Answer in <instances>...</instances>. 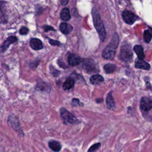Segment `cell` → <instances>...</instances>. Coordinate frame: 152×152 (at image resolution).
<instances>
[{
	"mask_svg": "<svg viewBox=\"0 0 152 152\" xmlns=\"http://www.w3.org/2000/svg\"><path fill=\"white\" fill-rule=\"evenodd\" d=\"M17 38L16 36H12L9 37L1 45V51L2 52H6L8 48H9V47L13 44V43H15L17 41Z\"/></svg>",
	"mask_w": 152,
	"mask_h": 152,
	"instance_id": "obj_9",
	"label": "cell"
},
{
	"mask_svg": "<svg viewBox=\"0 0 152 152\" xmlns=\"http://www.w3.org/2000/svg\"><path fill=\"white\" fill-rule=\"evenodd\" d=\"M60 113L61 118L65 123L73 124H76L77 121H79L71 113H70L64 108H62L60 109Z\"/></svg>",
	"mask_w": 152,
	"mask_h": 152,
	"instance_id": "obj_5",
	"label": "cell"
},
{
	"mask_svg": "<svg viewBox=\"0 0 152 152\" xmlns=\"http://www.w3.org/2000/svg\"><path fill=\"white\" fill-rule=\"evenodd\" d=\"M50 70H51V74H52L54 77L58 76L60 74V71H59L58 70H56L55 68H54L53 67V66H52V67L51 66V67H50Z\"/></svg>",
	"mask_w": 152,
	"mask_h": 152,
	"instance_id": "obj_24",
	"label": "cell"
},
{
	"mask_svg": "<svg viewBox=\"0 0 152 152\" xmlns=\"http://www.w3.org/2000/svg\"><path fill=\"white\" fill-rule=\"evenodd\" d=\"M61 18L64 21H68L71 19L70 10L68 8H64L61 12Z\"/></svg>",
	"mask_w": 152,
	"mask_h": 152,
	"instance_id": "obj_19",
	"label": "cell"
},
{
	"mask_svg": "<svg viewBox=\"0 0 152 152\" xmlns=\"http://www.w3.org/2000/svg\"><path fill=\"white\" fill-rule=\"evenodd\" d=\"M29 32V29L26 27H22L19 31V33L22 35H26Z\"/></svg>",
	"mask_w": 152,
	"mask_h": 152,
	"instance_id": "obj_23",
	"label": "cell"
},
{
	"mask_svg": "<svg viewBox=\"0 0 152 152\" xmlns=\"http://www.w3.org/2000/svg\"><path fill=\"white\" fill-rule=\"evenodd\" d=\"M82 60L79 56L74 54H70L68 57V63L71 66H76L81 64Z\"/></svg>",
	"mask_w": 152,
	"mask_h": 152,
	"instance_id": "obj_10",
	"label": "cell"
},
{
	"mask_svg": "<svg viewBox=\"0 0 152 152\" xmlns=\"http://www.w3.org/2000/svg\"><path fill=\"white\" fill-rule=\"evenodd\" d=\"M71 104L73 106H78V105H81V103L80 100L78 99H73L71 102Z\"/></svg>",
	"mask_w": 152,
	"mask_h": 152,
	"instance_id": "obj_26",
	"label": "cell"
},
{
	"mask_svg": "<svg viewBox=\"0 0 152 152\" xmlns=\"http://www.w3.org/2000/svg\"><path fill=\"white\" fill-rule=\"evenodd\" d=\"M140 107L143 111H150L152 109V100L147 97H143L140 100Z\"/></svg>",
	"mask_w": 152,
	"mask_h": 152,
	"instance_id": "obj_8",
	"label": "cell"
},
{
	"mask_svg": "<svg viewBox=\"0 0 152 152\" xmlns=\"http://www.w3.org/2000/svg\"><path fill=\"white\" fill-rule=\"evenodd\" d=\"M31 47L35 51L41 50L43 48V44L42 41L37 38H33L30 42Z\"/></svg>",
	"mask_w": 152,
	"mask_h": 152,
	"instance_id": "obj_11",
	"label": "cell"
},
{
	"mask_svg": "<svg viewBox=\"0 0 152 152\" xmlns=\"http://www.w3.org/2000/svg\"><path fill=\"white\" fill-rule=\"evenodd\" d=\"M103 69L106 74H111L116 70V66L113 64H107L104 65Z\"/></svg>",
	"mask_w": 152,
	"mask_h": 152,
	"instance_id": "obj_20",
	"label": "cell"
},
{
	"mask_svg": "<svg viewBox=\"0 0 152 152\" xmlns=\"http://www.w3.org/2000/svg\"><path fill=\"white\" fill-rule=\"evenodd\" d=\"M119 59L125 63H128L131 61L132 58V52L131 49V46L127 43H124L121 47L119 55Z\"/></svg>",
	"mask_w": 152,
	"mask_h": 152,
	"instance_id": "obj_4",
	"label": "cell"
},
{
	"mask_svg": "<svg viewBox=\"0 0 152 152\" xmlns=\"http://www.w3.org/2000/svg\"><path fill=\"white\" fill-rule=\"evenodd\" d=\"M48 145L49 148L55 152H59L62 148L61 144L57 141L51 140L48 143Z\"/></svg>",
	"mask_w": 152,
	"mask_h": 152,
	"instance_id": "obj_16",
	"label": "cell"
},
{
	"mask_svg": "<svg viewBox=\"0 0 152 152\" xmlns=\"http://www.w3.org/2000/svg\"><path fill=\"white\" fill-rule=\"evenodd\" d=\"M60 3L63 6H66L68 3V1H67V0H62V1H60Z\"/></svg>",
	"mask_w": 152,
	"mask_h": 152,
	"instance_id": "obj_28",
	"label": "cell"
},
{
	"mask_svg": "<svg viewBox=\"0 0 152 152\" xmlns=\"http://www.w3.org/2000/svg\"><path fill=\"white\" fill-rule=\"evenodd\" d=\"M134 51L138 56V59L140 60H143V59L145 57L143 48L141 45H135L134 47Z\"/></svg>",
	"mask_w": 152,
	"mask_h": 152,
	"instance_id": "obj_18",
	"label": "cell"
},
{
	"mask_svg": "<svg viewBox=\"0 0 152 152\" xmlns=\"http://www.w3.org/2000/svg\"><path fill=\"white\" fill-rule=\"evenodd\" d=\"M119 44V36L115 33L112 38L111 42L104 49L102 57L106 60H113L115 56L116 49Z\"/></svg>",
	"mask_w": 152,
	"mask_h": 152,
	"instance_id": "obj_1",
	"label": "cell"
},
{
	"mask_svg": "<svg viewBox=\"0 0 152 152\" xmlns=\"http://www.w3.org/2000/svg\"><path fill=\"white\" fill-rule=\"evenodd\" d=\"M122 17L124 22L128 25H132L138 19V17L133 13L127 10L122 12Z\"/></svg>",
	"mask_w": 152,
	"mask_h": 152,
	"instance_id": "obj_7",
	"label": "cell"
},
{
	"mask_svg": "<svg viewBox=\"0 0 152 152\" xmlns=\"http://www.w3.org/2000/svg\"><path fill=\"white\" fill-rule=\"evenodd\" d=\"M48 38V40H49V42L51 45H52V46H60L61 45V44L59 41H55V40H53V39H51L49 38Z\"/></svg>",
	"mask_w": 152,
	"mask_h": 152,
	"instance_id": "obj_25",
	"label": "cell"
},
{
	"mask_svg": "<svg viewBox=\"0 0 152 152\" xmlns=\"http://www.w3.org/2000/svg\"><path fill=\"white\" fill-rule=\"evenodd\" d=\"M135 67L137 68L148 70L150 68V65L145 61L143 60H137L135 63Z\"/></svg>",
	"mask_w": 152,
	"mask_h": 152,
	"instance_id": "obj_13",
	"label": "cell"
},
{
	"mask_svg": "<svg viewBox=\"0 0 152 152\" xmlns=\"http://www.w3.org/2000/svg\"><path fill=\"white\" fill-rule=\"evenodd\" d=\"M144 39L146 43H149L152 38V36L148 30H146L144 32Z\"/></svg>",
	"mask_w": 152,
	"mask_h": 152,
	"instance_id": "obj_21",
	"label": "cell"
},
{
	"mask_svg": "<svg viewBox=\"0 0 152 152\" xmlns=\"http://www.w3.org/2000/svg\"><path fill=\"white\" fill-rule=\"evenodd\" d=\"M100 143H96V144H93L88 150L87 152H95L100 147Z\"/></svg>",
	"mask_w": 152,
	"mask_h": 152,
	"instance_id": "obj_22",
	"label": "cell"
},
{
	"mask_svg": "<svg viewBox=\"0 0 152 152\" xmlns=\"http://www.w3.org/2000/svg\"><path fill=\"white\" fill-rule=\"evenodd\" d=\"M8 122L9 125L13 128V129L16 131L19 135H23L22 129L20 127V122H19L18 119L13 115H10L8 119Z\"/></svg>",
	"mask_w": 152,
	"mask_h": 152,
	"instance_id": "obj_6",
	"label": "cell"
},
{
	"mask_svg": "<svg viewBox=\"0 0 152 152\" xmlns=\"http://www.w3.org/2000/svg\"><path fill=\"white\" fill-rule=\"evenodd\" d=\"M112 92H110L106 97V106L107 108L109 109L113 110L115 108V101L113 98L112 95Z\"/></svg>",
	"mask_w": 152,
	"mask_h": 152,
	"instance_id": "obj_12",
	"label": "cell"
},
{
	"mask_svg": "<svg viewBox=\"0 0 152 152\" xmlns=\"http://www.w3.org/2000/svg\"><path fill=\"white\" fill-rule=\"evenodd\" d=\"M60 31L62 33L65 35L69 34L71 31H73V26L67 23H62L60 26Z\"/></svg>",
	"mask_w": 152,
	"mask_h": 152,
	"instance_id": "obj_15",
	"label": "cell"
},
{
	"mask_svg": "<svg viewBox=\"0 0 152 152\" xmlns=\"http://www.w3.org/2000/svg\"><path fill=\"white\" fill-rule=\"evenodd\" d=\"M92 15L95 29L99 34L100 40L103 42L105 39L106 33L103 23L101 20L100 15L99 12L94 8L92 10Z\"/></svg>",
	"mask_w": 152,
	"mask_h": 152,
	"instance_id": "obj_2",
	"label": "cell"
},
{
	"mask_svg": "<svg viewBox=\"0 0 152 152\" xmlns=\"http://www.w3.org/2000/svg\"><path fill=\"white\" fill-rule=\"evenodd\" d=\"M103 81L104 78L99 74L93 75L90 78V81L93 85H98L103 82Z\"/></svg>",
	"mask_w": 152,
	"mask_h": 152,
	"instance_id": "obj_17",
	"label": "cell"
},
{
	"mask_svg": "<svg viewBox=\"0 0 152 152\" xmlns=\"http://www.w3.org/2000/svg\"><path fill=\"white\" fill-rule=\"evenodd\" d=\"M81 68L88 74H93L99 72V68L93 60L89 58L83 59Z\"/></svg>",
	"mask_w": 152,
	"mask_h": 152,
	"instance_id": "obj_3",
	"label": "cell"
},
{
	"mask_svg": "<svg viewBox=\"0 0 152 152\" xmlns=\"http://www.w3.org/2000/svg\"><path fill=\"white\" fill-rule=\"evenodd\" d=\"M43 29L45 31V32H48L49 31H55V29H54V28L51 26H43Z\"/></svg>",
	"mask_w": 152,
	"mask_h": 152,
	"instance_id": "obj_27",
	"label": "cell"
},
{
	"mask_svg": "<svg viewBox=\"0 0 152 152\" xmlns=\"http://www.w3.org/2000/svg\"><path fill=\"white\" fill-rule=\"evenodd\" d=\"M75 84V80L72 77H68L63 84V88L65 90H68L72 89Z\"/></svg>",
	"mask_w": 152,
	"mask_h": 152,
	"instance_id": "obj_14",
	"label": "cell"
}]
</instances>
